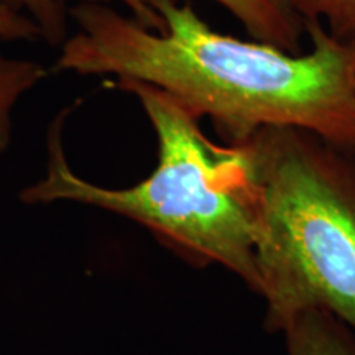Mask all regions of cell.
<instances>
[{
  "instance_id": "6da1fadb",
  "label": "cell",
  "mask_w": 355,
  "mask_h": 355,
  "mask_svg": "<svg viewBox=\"0 0 355 355\" xmlns=\"http://www.w3.org/2000/svg\"><path fill=\"white\" fill-rule=\"evenodd\" d=\"M145 2L162 21L158 32L104 3L74 6L76 32L61 43L55 69L150 84L209 117L225 144L296 127L355 153L354 43L309 21L311 50L288 53L216 32L189 3Z\"/></svg>"
},
{
  "instance_id": "7a4b0ae2",
  "label": "cell",
  "mask_w": 355,
  "mask_h": 355,
  "mask_svg": "<svg viewBox=\"0 0 355 355\" xmlns=\"http://www.w3.org/2000/svg\"><path fill=\"white\" fill-rule=\"evenodd\" d=\"M114 86L135 96L152 123L158 148L153 171L130 188L84 180L66 158V115H60L48 135L46 173L21 191V201L74 202L122 216L183 259L229 270L259 295V194L247 145L211 141L198 115L150 84Z\"/></svg>"
},
{
  "instance_id": "3957f363",
  "label": "cell",
  "mask_w": 355,
  "mask_h": 355,
  "mask_svg": "<svg viewBox=\"0 0 355 355\" xmlns=\"http://www.w3.org/2000/svg\"><path fill=\"white\" fill-rule=\"evenodd\" d=\"M243 144L257 194L259 295L282 332L321 309L355 334V153L296 127H265Z\"/></svg>"
},
{
  "instance_id": "277c9868",
  "label": "cell",
  "mask_w": 355,
  "mask_h": 355,
  "mask_svg": "<svg viewBox=\"0 0 355 355\" xmlns=\"http://www.w3.org/2000/svg\"><path fill=\"white\" fill-rule=\"evenodd\" d=\"M66 6L71 0H58ZM107 0H79V3H104ZM130 8L135 20L146 28L159 30L162 21L145 0H121ZM232 13L245 28L248 37L282 48L288 53H301L304 21L293 10L290 0H216Z\"/></svg>"
},
{
  "instance_id": "5b68a950",
  "label": "cell",
  "mask_w": 355,
  "mask_h": 355,
  "mask_svg": "<svg viewBox=\"0 0 355 355\" xmlns=\"http://www.w3.org/2000/svg\"><path fill=\"white\" fill-rule=\"evenodd\" d=\"M288 355H355V334L321 309L304 311L282 331Z\"/></svg>"
},
{
  "instance_id": "8992f818",
  "label": "cell",
  "mask_w": 355,
  "mask_h": 355,
  "mask_svg": "<svg viewBox=\"0 0 355 355\" xmlns=\"http://www.w3.org/2000/svg\"><path fill=\"white\" fill-rule=\"evenodd\" d=\"M48 76V69L32 60L0 53V155L12 144L13 112L19 102Z\"/></svg>"
},
{
  "instance_id": "52a82bcc",
  "label": "cell",
  "mask_w": 355,
  "mask_h": 355,
  "mask_svg": "<svg viewBox=\"0 0 355 355\" xmlns=\"http://www.w3.org/2000/svg\"><path fill=\"white\" fill-rule=\"evenodd\" d=\"M304 24H321L332 37L355 44V0H290Z\"/></svg>"
},
{
  "instance_id": "ba28073f",
  "label": "cell",
  "mask_w": 355,
  "mask_h": 355,
  "mask_svg": "<svg viewBox=\"0 0 355 355\" xmlns=\"http://www.w3.org/2000/svg\"><path fill=\"white\" fill-rule=\"evenodd\" d=\"M13 10L25 13L42 30L43 40L60 44L68 38V12L58 0H3Z\"/></svg>"
},
{
  "instance_id": "9c48e42d",
  "label": "cell",
  "mask_w": 355,
  "mask_h": 355,
  "mask_svg": "<svg viewBox=\"0 0 355 355\" xmlns=\"http://www.w3.org/2000/svg\"><path fill=\"white\" fill-rule=\"evenodd\" d=\"M43 40L42 30L25 13L13 10L0 0V42H37Z\"/></svg>"
}]
</instances>
